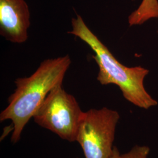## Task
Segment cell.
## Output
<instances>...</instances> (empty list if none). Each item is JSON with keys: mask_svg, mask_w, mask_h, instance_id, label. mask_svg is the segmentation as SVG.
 <instances>
[{"mask_svg": "<svg viewBox=\"0 0 158 158\" xmlns=\"http://www.w3.org/2000/svg\"><path fill=\"white\" fill-rule=\"evenodd\" d=\"M68 33L85 42L94 52L92 57L99 68L97 80L101 85H117L125 99L137 107L149 110L158 105L144 85L148 69L141 66L127 67L118 62L79 15L72 18V30Z\"/></svg>", "mask_w": 158, "mask_h": 158, "instance_id": "obj_1", "label": "cell"}, {"mask_svg": "<svg viewBox=\"0 0 158 158\" xmlns=\"http://www.w3.org/2000/svg\"><path fill=\"white\" fill-rule=\"evenodd\" d=\"M71 64L69 55L48 59L40 63L31 76L17 78L16 89L8 99V105L0 114V121L11 120L14 125L11 141L16 143L23 130L46 96L57 85H62Z\"/></svg>", "mask_w": 158, "mask_h": 158, "instance_id": "obj_2", "label": "cell"}, {"mask_svg": "<svg viewBox=\"0 0 158 158\" xmlns=\"http://www.w3.org/2000/svg\"><path fill=\"white\" fill-rule=\"evenodd\" d=\"M83 111L74 97L62 85L53 88L34 114V121L50 130L62 139L76 141L79 123Z\"/></svg>", "mask_w": 158, "mask_h": 158, "instance_id": "obj_3", "label": "cell"}, {"mask_svg": "<svg viewBox=\"0 0 158 158\" xmlns=\"http://www.w3.org/2000/svg\"><path fill=\"white\" fill-rule=\"evenodd\" d=\"M118 111L107 107L83 112L76 136L85 158H109L113 153Z\"/></svg>", "mask_w": 158, "mask_h": 158, "instance_id": "obj_4", "label": "cell"}, {"mask_svg": "<svg viewBox=\"0 0 158 158\" xmlns=\"http://www.w3.org/2000/svg\"><path fill=\"white\" fill-rule=\"evenodd\" d=\"M31 13L25 0H0V35L6 40L21 44L28 38Z\"/></svg>", "mask_w": 158, "mask_h": 158, "instance_id": "obj_5", "label": "cell"}, {"mask_svg": "<svg viewBox=\"0 0 158 158\" xmlns=\"http://www.w3.org/2000/svg\"><path fill=\"white\" fill-rule=\"evenodd\" d=\"M158 18V0H142L141 4L128 18L130 27L139 26Z\"/></svg>", "mask_w": 158, "mask_h": 158, "instance_id": "obj_6", "label": "cell"}, {"mask_svg": "<svg viewBox=\"0 0 158 158\" xmlns=\"http://www.w3.org/2000/svg\"><path fill=\"white\" fill-rule=\"evenodd\" d=\"M151 149L147 145H136L127 152L120 155L119 158H148Z\"/></svg>", "mask_w": 158, "mask_h": 158, "instance_id": "obj_7", "label": "cell"}, {"mask_svg": "<svg viewBox=\"0 0 158 158\" xmlns=\"http://www.w3.org/2000/svg\"><path fill=\"white\" fill-rule=\"evenodd\" d=\"M120 155H121V153L119 152L118 148L116 147H114L113 153L109 158H119Z\"/></svg>", "mask_w": 158, "mask_h": 158, "instance_id": "obj_8", "label": "cell"}]
</instances>
